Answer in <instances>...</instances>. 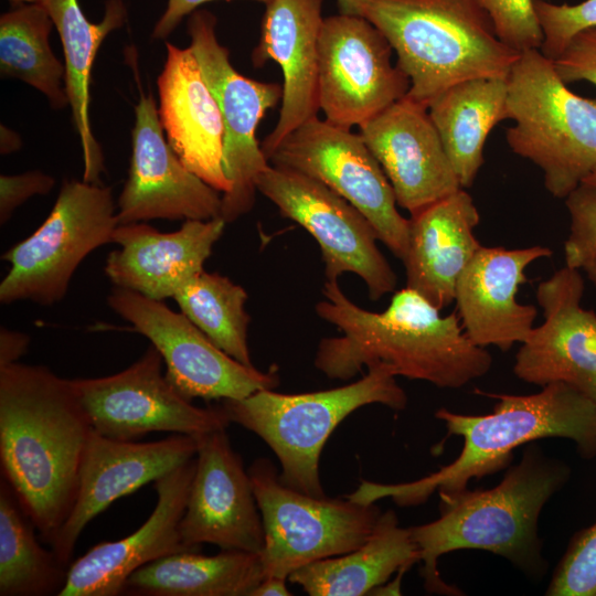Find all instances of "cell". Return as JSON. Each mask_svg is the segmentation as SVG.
<instances>
[{"mask_svg": "<svg viewBox=\"0 0 596 596\" xmlns=\"http://www.w3.org/2000/svg\"><path fill=\"white\" fill-rule=\"evenodd\" d=\"M317 315L337 327L339 337L320 340L315 366L331 380L347 381L376 366L395 376L440 389H460L485 375L492 358L466 336L458 316L440 310L411 288L396 291L382 312L352 302L338 280H326Z\"/></svg>", "mask_w": 596, "mask_h": 596, "instance_id": "6da1fadb", "label": "cell"}, {"mask_svg": "<svg viewBox=\"0 0 596 596\" xmlns=\"http://www.w3.org/2000/svg\"><path fill=\"white\" fill-rule=\"evenodd\" d=\"M93 432L71 379L44 365L0 368L1 477L50 546L74 507Z\"/></svg>", "mask_w": 596, "mask_h": 596, "instance_id": "7a4b0ae2", "label": "cell"}, {"mask_svg": "<svg viewBox=\"0 0 596 596\" xmlns=\"http://www.w3.org/2000/svg\"><path fill=\"white\" fill-rule=\"evenodd\" d=\"M480 394L498 400L492 413L465 415L447 408L435 413L449 434L464 440L451 464L412 482L362 481L347 498L363 504L392 498L401 507L417 505L435 491L449 494L467 489L471 479L508 466L521 445L547 437L571 439L582 458H596V404L574 387L555 382L530 395Z\"/></svg>", "mask_w": 596, "mask_h": 596, "instance_id": "3957f363", "label": "cell"}, {"mask_svg": "<svg viewBox=\"0 0 596 596\" xmlns=\"http://www.w3.org/2000/svg\"><path fill=\"white\" fill-rule=\"evenodd\" d=\"M570 473L567 465L546 457L532 444L494 488L439 494L440 517L409 528L421 553L425 588L430 593L459 594L441 579L437 570L438 558L457 550L489 551L525 573L540 574L544 565L539 517Z\"/></svg>", "mask_w": 596, "mask_h": 596, "instance_id": "277c9868", "label": "cell"}, {"mask_svg": "<svg viewBox=\"0 0 596 596\" xmlns=\"http://www.w3.org/2000/svg\"><path fill=\"white\" fill-rule=\"evenodd\" d=\"M350 14L384 34L409 79L405 96L427 108L458 83L508 77L521 55L498 39L475 0H358Z\"/></svg>", "mask_w": 596, "mask_h": 596, "instance_id": "5b68a950", "label": "cell"}, {"mask_svg": "<svg viewBox=\"0 0 596 596\" xmlns=\"http://www.w3.org/2000/svg\"><path fill=\"white\" fill-rule=\"evenodd\" d=\"M370 404L403 409L405 391L385 366L368 370L360 380L336 389L283 394L259 390L243 400H223L231 423L253 432L274 451L280 480L304 493L324 497L319 459L334 428L352 412Z\"/></svg>", "mask_w": 596, "mask_h": 596, "instance_id": "8992f818", "label": "cell"}, {"mask_svg": "<svg viewBox=\"0 0 596 596\" xmlns=\"http://www.w3.org/2000/svg\"><path fill=\"white\" fill-rule=\"evenodd\" d=\"M505 138L541 168L546 190L565 199L596 167V98L572 92L540 50L521 53L507 77Z\"/></svg>", "mask_w": 596, "mask_h": 596, "instance_id": "52a82bcc", "label": "cell"}, {"mask_svg": "<svg viewBox=\"0 0 596 596\" xmlns=\"http://www.w3.org/2000/svg\"><path fill=\"white\" fill-rule=\"evenodd\" d=\"M118 225L111 189L100 183L65 181L45 221L1 256L10 269L0 283V302H60L81 263L113 243Z\"/></svg>", "mask_w": 596, "mask_h": 596, "instance_id": "ba28073f", "label": "cell"}, {"mask_svg": "<svg viewBox=\"0 0 596 596\" xmlns=\"http://www.w3.org/2000/svg\"><path fill=\"white\" fill-rule=\"evenodd\" d=\"M247 471L264 526L265 577L288 579L305 565L355 550L382 513L375 503L298 491L280 480L268 458H257Z\"/></svg>", "mask_w": 596, "mask_h": 596, "instance_id": "9c48e42d", "label": "cell"}, {"mask_svg": "<svg viewBox=\"0 0 596 596\" xmlns=\"http://www.w3.org/2000/svg\"><path fill=\"white\" fill-rule=\"evenodd\" d=\"M215 26L216 18L210 11L195 10L189 15V47L223 119V170L231 190L222 195L221 217L231 223L252 210L256 180L269 166L256 129L266 111L281 102L283 85L238 73L231 64L228 49L219 42Z\"/></svg>", "mask_w": 596, "mask_h": 596, "instance_id": "30bf717a", "label": "cell"}, {"mask_svg": "<svg viewBox=\"0 0 596 596\" xmlns=\"http://www.w3.org/2000/svg\"><path fill=\"white\" fill-rule=\"evenodd\" d=\"M256 188L317 241L326 280L353 273L374 301L394 291L397 276L376 245L374 226L345 199L313 178L270 163Z\"/></svg>", "mask_w": 596, "mask_h": 596, "instance_id": "8fae6325", "label": "cell"}, {"mask_svg": "<svg viewBox=\"0 0 596 596\" xmlns=\"http://www.w3.org/2000/svg\"><path fill=\"white\" fill-rule=\"evenodd\" d=\"M267 160L313 178L341 195L364 214L379 241L402 260L409 220L398 212L393 188L360 134L316 116L291 131Z\"/></svg>", "mask_w": 596, "mask_h": 596, "instance_id": "7c38bea8", "label": "cell"}, {"mask_svg": "<svg viewBox=\"0 0 596 596\" xmlns=\"http://www.w3.org/2000/svg\"><path fill=\"white\" fill-rule=\"evenodd\" d=\"M107 304L159 351L168 381L189 401L243 400L279 384L275 370L262 372L238 362L163 301L115 287Z\"/></svg>", "mask_w": 596, "mask_h": 596, "instance_id": "4fadbf2b", "label": "cell"}, {"mask_svg": "<svg viewBox=\"0 0 596 596\" xmlns=\"http://www.w3.org/2000/svg\"><path fill=\"white\" fill-rule=\"evenodd\" d=\"M163 360L150 344L127 369L102 377L71 379L93 430L132 441L153 432L200 436L231 424L222 407H198L162 373Z\"/></svg>", "mask_w": 596, "mask_h": 596, "instance_id": "5bb4252c", "label": "cell"}, {"mask_svg": "<svg viewBox=\"0 0 596 596\" xmlns=\"http://www.w3.org/2000/svg\"><path fill=\"white\" fill-rule=\"evenodd\" d=\"M392 46L368 19L339 13L323 19L318 44V99L324 119L362 126L409 89L406 74L391 62Z\"/></svg>", "mask_w": 596, "mask_h": 596, "instance_id": "9a60e30c", "label": "cell"}, {"mask_svg": "<svg viewBox=\"0 0 596 596\" xmlns=\"http://www.w3.org/2000/svg\"><path fill=\"white\" fill-rule=\"evenodd\" d=\"M118 224L221 217V192L190 171L169 145L152 95L140 93Z\"/></svg>", "mask_w": 596, "mask_h": 596, "instance_id": "2e32d148", "label": "cell"}, {"mask_svg": "<svg viewBox=\"0 0 596 596\" xmlns=\"http://www.w3.org/2000/svg\"><path fill=\"white\" fill-rule=\"evenodd\" d=\"M195 438V471L179 525L182 541L195 551L210 543L221 550L262 553L265 534L260 512L248 471L226 430Z\"/></svg>", "mask_w": 596, "mask_h": 596, "instance_id": "e0dca14e", "label": "cell"}, {"mask_svg": "<svg viewBox=\"0 0 596 596\" xmlns=\"http://www.w3.org/2000/svg\"><path fill=\"white\" fill-rule=\"evenodd\" d=\"M579 269L564 266L541 281L536 300L544 321L515 354L513 373L526 383H565L596 404V313L582 307Z\"/></svg>", "mask_w": 596, "mask_h": 596, "instance_id": "ac0fdd59", "label": "cell"}, {"mask_svg": "<svg viewBox=\"0 0 596 596\" xmlns=\"http://www.w3.org/2000/svg\"><path fill=\"white\" fill-rule=\"evenodd\" d=\"M196 450V438L183 434L138 443L93 432L83 456L74 507L50 547L70 566L78 538L94 518L116 500L194 458Z\"/></svg>", "mask_w": 596, "mask_h": 596, "instance_id": "d6986e66", "label": "cell"}, {"mask_svg": "<svg viewBox=\"0 0 596 596\" xmlns=\"http://www.w3.org/2000/svg\"><path fill=\"white\" fill-rule=\"evenodd\" d=\"M359 128L411 214L462 189L426 106L404 96Z\"/></svg>", "mask_w": 596, "mask_h": 596, "instance_id": "ffe728a7", "label": "cell"}, {"mask_svg": "<svg viewBox=\"0 0 596 596\" xmlns=\"http://www.w3.org/2000/svg\"><path fill=\"white\" fill-rule=\"evenodd\" d=\"M195 457L153 482L158 500L150 517L130 535L92 546L72 561L58 596H117L138 568L179 552L195 551L182 541L179 525L195 471Z\"/></svg>", "mask_w": 596, "mask_h": 596, "instance_id": "44dd1931", "label": "cell"}, {"mask_svg": "<svg viewBox=\"0 0 596 596\" xmlns=\"http://www.w3.org/2000/svg\"><path fill=\"white\" fill-rule=\"evenodd\" d=\"M226 222L222 217L185 220L174 232L162 233L145 222L118 224L104 267L115 287L163 301L204 270Z\"/></svg>", "mask_w": 596, "mask_h": 596, "instance_id": "7402d4cb", "label": "cell"}, {"mask_svg": "<svg viewBox=\"0 0 596 596\" xmlns=\"http://www.w3.org/2000/svg\"><path fill=\"white\" fill-rule=\"evenodd\" d=\"M551 255L552 251L541 245L479 247L459 276L455 292L457 316L472 343L508 351L526 340L538 310L518 302L517 294L528 281L525 268Z\"/></svg>", "mask_w": 596, "mask_h": 596, "instance_id": "603a6c76", "label": "cell"}, {"mask_svg": "<svg viewBox=\"0 0 596 596\" xmlns=\"http://www.w3.org/2000/svg\"><path fill=\"white\" fill-rule=\"evenodd\" d=\"M323 0H270L260 38L252 52L255 67L276 62L283 72V98L277 124L262 142L266 158L296 128L317 116L318 44Z\"/></svg>", "mask_w": 596, "mask_h": 596, "instance_id": "cb8c5ba5", "label": "cell"}, {"mask_svg": "<svg viewBox=\"0 0 596 596\" xmlns=\"http://www.w3.org/2000/svg\"><path fill=\"white\" fill-rule=\"evenodd\" d=\"M167 58L158 77L159 118L167 140L183 164L209 185L227 193L223 170L224 125L190 47L166 42Z\"/></svg>", "mask_w": 596, "mask_h": 596, "instance_id": "d4e9b609", "label": "cell"}, {"mask_svg": "<svg viewBox=\"0 0 596 596\" xmlns=\"http://www.w3.org/2000/svg\"><path fill=\"white\" fill-rule=\"evenodd\" d=\"M408 220L402 258L406 287L441 310L455 301L458 278L481 246L475 235L479 212L471 195L460 189Z\"/></svg>", "mask_w": 596, "mask_h": 596, "instance_id": "484cf974", "label": "cell"}, {"mask_svg": "<svg viewBox=\"0 0 596 596\" xmlns=\"http://www.w3.org/2000/svg\"><path fill=\"white\" fill-rule=\"evenodd\" d=\"M411 529L393 510L382 512L370 538L355 550L305 565L288 576L310 596H362L419 562Z\"/></svg>", "mask_w": 596, "mask_h": 596, "instance_id": "4316f807", "label": "cell"}, {"mask_svg": "<svg viewBox=\"0 0 596 596\" xmlns=\"http://www.w3.org/2000/svg\"><path fill=\"white\" fill-rule=\"evenodd\" d=\"M40 3L49 12L63 45L64 87L82 145L83 180L99 183L104 159L88 116L91 74L100 44L124 24L127 10L123 0H107L103 20L93 23L86 19L77 0H41Z\"/></svg>", "mask_w": 596, "mask_h": 596, "instance_id": "83f0119b", "label": "cell"}, {"mask_svg": "<svg viewBox=\"0 0 596 596\" xmlns=\"http://www.w3.org/2000/svg\"><path fill=\"white\" fill-rule=\"evenodd\" d=\"M265 578L260 553L221 550L167 555L134 572L123 594L138 596H251Z\"/></svg>", "mask_w": 596, "mask_h": 596, "instance_id": "f1b7e54d", "label": "cell"}, {"mask_svg": "<svg viewBox=\"0 0 596 596\" xmlns=\"http://www.w3.org/2000/svg\"><path fill=\"white\" fill-rule=\"evenodd\" d=\"M507 97V77L473 78L446 89L428 106L462 189L472 185L483 163L489 132L508 119Z\"/></svg>", "mask_w": 596, "mask_h": 596, "instance_id": "f546056e", "label": "cell"}, {"mask_svg": "<svg viewBox=\"0 0 596 596\" xmlns=\"http://www.w3.org/2000/svg\"><path fill=\"white\" fill-rule=\"evenodd\" d=\"M14 491L0 480V596L60 595L68 575L55 552L43 547Z\"/></svg>", "mask_w": 596, "mask_h": 596, "instance_id": "4dcf8cb0", "label": "cell"}, {"mask_svg": "<svg viewBox=\"0 0 596 596\" xmlns=\"http://www.w3.org/2000/svg\"><path fill=\"white\" fill-rule=\"evenodd\" d=\"M54 23L41 3H23L0 18V74L18 78L42 93L54 109L68 97L62 82L65 66L50 45Z\"/></svg>", "mask_w": 596, "mask_h": 596, "instance_id": "1f68e13d", "label": "cell"}, {"mask_svg": "<svg viewBox=\"0 0 596 596\" xmlns=\"http://www.w3.org/2000/svg\"><path fill=\"white\" fill-rule=\"evenodd\" d=\"M247 298L246 290L228 277L203 270L173 299L214 344L238 362L254 366L247 344Z\"/></svg>", "mask_w": 596, "mask_h": 596, "instance_id": "d6a6232c", "label": "cell"}, {"mask_svg": "<svg viewBox=\"0 0 596 596\" xmlns=\"http://www.w3.org/2000/svg\"><path fill=\"white\" fill-rule=\"evenodd\" d=\"M546 595L596 596V522L574 534Z\"/></svg>", "mask_w": 596, "mask_h": 596, "instance_id": "836d02e7", "label": "cell"}, {"mask_svg": "<svg viewBox=\"0 0 596 596\" xmlns=\"http://www.w3.org/2000/svg\"><path fill=\"white\" fill-rule=\"evenodd\" d=\"M536 15L543 32L541 53L556 60L581 32L596 28V0L576 4H554L534 0Z\"/></svg>", "mask_w": 596, "mask_h": 596, "instance_id": "e575fe53", "label": "cell"}, {"mask_svg": "<svg viewBox=\"0 0 596 596\" xmlns=\"http://www.w3.org/2000/svg\"><path fill=\"white\" fill-rule=\"evenodd\" d=\"M488 14L498 39L519 53L540 50L543 32L534 0H475Z\"/></svg>", "mask_w": 596, "mask_h": 596, "instance_id": "d590c367", "label": "cell"}, {"mask_svg": "<svg viewBox=\"0 0 596 596\" xmlns=\"http://www.w3.org/2000/svg\"><path fill=\"white\" fill-rule=\"evenodd\" d=\"M565 204L571 217L564 243L565 266L582 269L596 257V187L581 183L565 198Z\"/></svg>", "mask_w": 596, "mask_h": 596, "instance_id": "8d00e7d4", "label": "cell"}, {"mask_svg": "<svg viewBox=\"0 0 596 596\" xmlns=\"http://www.w3.org/2000/svg\"><path fill=\"white\" fill-rule=\"evenodd\" d=\"M553 63L566 84L585 81L596 86V28L577 34Z\"/></svg>", "mask_w": 596, "mask_h": 596, "instance_id": "74e56055", "label": "cell"}, {"mask_svg": "<svg viewBox=\"0 0 596 596\" xmlns=\"http://www.w3.org/2000/svg\"><path fill=\"white\" fill-rule=\"evenodd\" d=\"M53 177L42 171L0 177V223L6 224L13 212L28 199L36 194H47L54 187Z\"/></svg>", "mask_w": 596, "mask_h": 596, "instance_id": "f35d334b", "label": "cell"}, {"mask_svg": "<svg viewBox=\"0 0 596 596\" xmlns=\"http://www.w3.org/2000/svg\"><path fill=\"white\" fill-rule=\"evenodd\" d=\"M214 0H168L167 9L156 23L152 39L166 40L185 15L193 13L201 4ZM230 1V0H226ZM267 4L270 0H254Z\"/></svg>", "mask_w": 596, "mask_h": 596, "instance_id": "ab89813d", "label": "cell"}, {"mask_svg": "<svg viewBox=\"0 0 596 596\" xmlns=\"http://www.w3.org/2000/svg\"><path fill=\"white\" fill-rule=\"evenodd\" d=\"M30 337L21 331L0 328V368L19 362L29 349Z\"/></svg>", "mask_w": 596, "mask_h": 596, "instance_id": "60d3db41", "label": "cell"}, {"mask_svg": "<svg viewBox=\"0 0 596 596\" xmlns=\"http://www.w3.org/2000/svg\"><path fill=\"white\" fill-rule=\"evenodd\" d=\"M288 579L269 576L265 577L258 586L252 592L251 596H289L292 595L286 582Z\"/></svg>", "mask_w": 596, "mask_h": 596, "instance_id": "b9f144b4", "label": "cell"}, {"mask_svg": "<svg viewBox=\"0 0 596 596\" xmlns=\"http://www.w3.org/2000/svg\"><path fill=\"white\" fill-rule=\"evenodd\" d=\"M20 136L6 126H1L0 151L1 155H9L21 148Z\"/></svg>", "mask_w": 596, "mask_h": 596, "instance_id": "7bdbcfd3", "label": "cell"}, {"mask_svg": "<svg viewBox=\"0 0 596 596\" xmlns=\"http://www.w3.org/2000/svg\"><path fill=\"white\" fill-rule=\"evenodd\" d=\"M587 275V278L590 280V283L596 288V257L588 260L584 267L582 268Z\"/></svg>", "mask_w": 596, "mask_h": 596, "instance_id": "ee69618b", "label": "cell"}, {"mask_svg": "<svg viewBox=\"0 0 596 596\" xmlns=\"http://www.w3.org/2000/svg\"><path fill=\"white\" fill-rule=\"evenodd\" d=\"M356 1L358 0H337L340 13L350 14Z\"/></svg>", "mask_w": 596, "mask_h": 596, "instance_id": "f6af8a7d", "label": "cell"}, {"mask_svg": "<svg viewBox=\"0 0 596 596\" xmlns=\"http://www.w3.org/2000/svg\"><path fill=\"white\" fill-rule=\"evenodd\" d=\"M583 183H587V184H590V185L596 187V167H595L594 170L589 173V175L584 180Z\"/></svg>", "mask_w": 596, "mask_h": 596, "instance_id": "bcb514c9", "label": "cell"}, {"mask_svg": "<svg viewBox=\"0 0 596 596\" xmlns=\"http://www.w3.org/2000/svg\"><path fill=\"white\" fill-rule=\"evenodd\" d=\"M15 3V6L23 4V3H40L41 0H11Z\"/></svg>", "mask_w": 596, "mask_h": 596, "instance_id": "7dc6e473", "label": "cell"}]
</instances>
